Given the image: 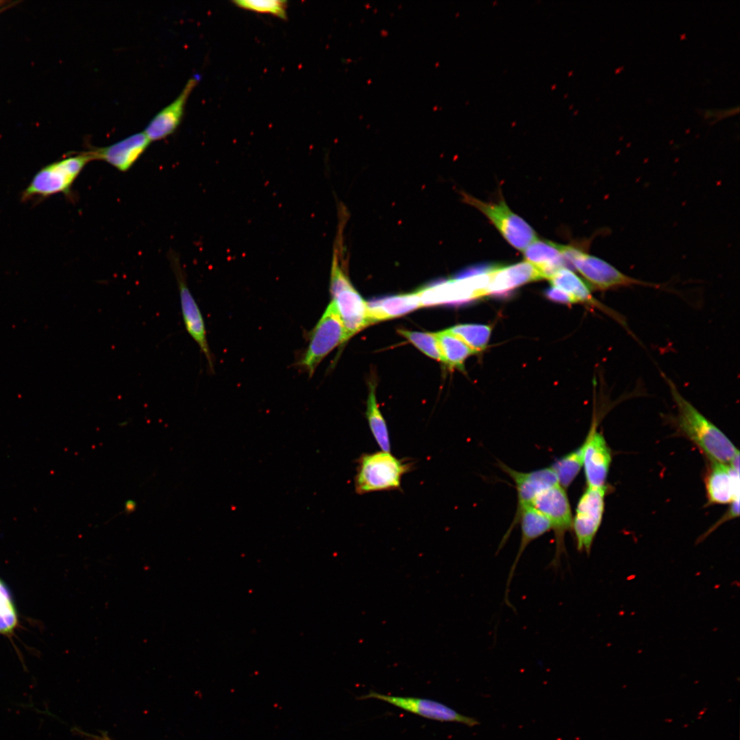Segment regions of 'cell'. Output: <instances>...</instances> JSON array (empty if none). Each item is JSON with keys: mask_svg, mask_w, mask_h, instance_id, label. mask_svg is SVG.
I'll return each instance as SVG.
<instances>
[{"mask_svg": "<svg viewBox=\"0 0 740 740\" xmlns=\"http://www.w3.org/2000/svg\"><path fill=\"white\" fill-rule=\"evenodd\" d=\"M665 378L676 406V421L680 430L711 461L730 463L739 453V450L717 426L680 394L671 380L665 376Z\"/></svg>", "mask_w": 740, "mask_h": 740, "instance_id": "1", "label": "cell"}, {"mask_svg": "<svg viewBox=\"0 0 740 740\" xmlns=\"http://www.w3.org/2000/svg\"><path fill=\"white\" fill-rule=\"evenodd\" d=\"M412 463L380 451L362 454L357 460L354 487L358 494L393 491L401 488L402 478Z\"/></svg>", "mask_w": 740, "mask_h": 740, "instance_id": "2", "label": "cell"}, {"mask_svg": "<svg viewBox=\"0 0 740 740\" xmlns=\"http://www.w3.org/2000/svg\"><path fill=\"white\" fill-rule=\"evenodd\" d=\"M91 161L90 156L85 151L45 166L23 191L22 200L45 199L59 193L70 195L73 183Z\"/></svg>", "mask_w": 740, "mask_h": 740, "instance_id": "3", "label": "cell"}, {"mask_svg": "<svg viewBox=\"0 0 740 740\" xmlns=\"http://www.w3.org/2000/svg\"><path fill=\"white\" fill-rule=\"evenodd\" d=\"M341 248L335 245L331 267L330 291L343 321L347 340L369 325L367 302L352 286L342 267Z\"/></svg>", "mask_w": 740, "mask_h": 740, "instance_id": "4", "label": "cell"}, {"mask_svg": "<svg viewBox=\"0 0 740 740\" xmlns=\"http://www.w3.org/2000/svg\"><path fill=\"white\" fill-rule=\"evenodd\" d=\"M561 252L566 268H575L593 286L599 290L606 291L634 285L660 286L628 276L608 262L574 246L561 245Z\"/></svg>", "mask_w": 740, "mask_h": 740, "instance_id": "5", "label": "cell"}, {"mask_svg": "<svg viewBox=\"0 0 740 740\" xmlns=\"http://www.w3.org/2000/svg\"><path fill=\"white\" fill-rule=\"evenodd\" d=\"M309 336L308 347L299 364L311 377L323 358L336 347L347 341L343 321L332 301Z\"/></svg>", "mask_w": 740, "mask_h": 740, "instance_id": "6", "label": "cell"}, {"mask_svg": "<svg viewBox=\"0 0 740 740\" xmlns=\"http://www.w3.org/2000/svg\"><path fill=\"white\" fill-rule=\"evenodd\" d=\"M532 505L547 517L554 530L556 549L549 566L556 569L565 554V534L572 529L573 517L565 489L559 484L551 486L539 493Z\"/></svg>", "mask_w": 740, "mask_h": 740, "instance_id": "7", "label": "cell"}, {"mask_svg": "<svg viewBox=\"0 0 740 740\" xmlns=\"http://www.w3.org/2000/svg\"><path fill=\"white\" fill-rule=\"evenodd\" d=\"M463 200L481 211L495 226L504 238L515 248L523 251L536 239L534 230L515 214L504 201L487 203L463 193Z\"/></svg>", "mask_w": 740, "mask_h": 740, "instance_id": "8", "label": "cell"}, {"mask_svg": "<svg viewBox=\"0 0 740 740\" xmlns=\"http://www.w3.org/2000/svg\"><path fill=\"white\" fill-rule=\"evenodd\" d=\"M606 486H587L578 500L572 522L577 549L589 554L601 525L604 510Z\"/></svg>", "mask_w": 740, "mask_h": 740, "instance_id": "9", "label": "cell"}, {"mask_svg": "<svg viewBox=\"0 0 740 740\" xmlns=\"http://www.w3.org/2000/svg\"><path fill=\"white\" fill-rule=\"evenodd\" d=\"M484 284L479 275L455 276L439 280L417 292L422 306L460 304L484 296Z\"/></svg>", "mask_w": 740, "mask_h": 740, "instance_id": "10", "label": "cell"}, {"mask_svg": "<svg viewBox=\"0 0 740 740\" xmlns=\"http://www.w3.org/2000/svg\"><path fill=\"white\" fill-rule=\"evenodd\" d=\"M169 259L177 284L182 315L186 330L204 354L209 368L212 369V356L208 343L205 323L201 310L190 291L186 275L178 258L174 253H171Z\"/></svg>", "mask_w": 740, "mask_h": 740, "instance_id": "11", "label": "cell"}, {"mask_svg": "<svg viewBox=\"0 0 740 740\" xmlns=\"http://www.w3.org/2000/svg\"><path fill=\"white\" fill-rule=\"evenodd\" d=\"M369 698L384 701L406 711L430 719L457 722L470 727L479 724V722L475 718L462 715L445 704L429 699L394 696L375 691H370L358 698L360 700Z\"/></svg>", "mask_w": 740, "mask_h": 740, "instance_id": "12", "label": "cell"}, {"mask_svg": "<svg viewBox=\"0 0 740 740\" xmlns=\"http://www.w3.org/2000/svg\"><path fill=\"white\" fill-rule=\"evenodd\" d=\"M518 521H519L521 524V541L517 554L510 569L504 596L505 603L510 607L512 606L509 604L508 600L510 585L520 557L525 549L532 541L552 530L551 523L549 519L543 513L532 505L526 506L516 513L515 519L509 530L504 536L498 547V551L504 545L514 526L516 525Z\"/></svg>", "mask_w": 740, "mask_h": 740, "instance_id": "13", "label": "cell"}, {"mask_svg": "<svg viewBox=\"0 0 740 740\" xmlns=\"http://www.w3.org/2000/svg\"><path fill=\"white\" fill-rule=\"evenodd\" d=\"M581 448L587 486H604L612 456L603 434L597 430L595 423H593Z\"/></svg>", "mask_w": 740, "mask_h": 740, "instance_id": "14", "label": "cell"}, {"mask_svg": "<svg viewBox=\"0 0 740 740\" xmlns=\"http://www.w3.org/2000/svg\"><path fill=\"white\" fill-rule=\"evenodd\" d=\"M150 143L144 132H141L108 146L91 147L87 151L92 160L104 161L118 171L126 172L146 151Z\"/></svg>", "mask_w": 740, "mask_h": 740, "instance_id": "15", "label": "cell"}, {"mask_svg": "<svg viewBox=\"0 0 740 740\" xmlns=\"http://www.w3.org/2000/svg\"><path fill=\"white\" fill-rule=\"evenodd\" d=\"M706 487L710 502L730 504L739 500V453L727 463L711 461Z\"/></svg>", "mask_w": 740, "mask_h": 740, "instance_id": "16", "label": "cell"}, {"mask_svg": "<svg viewBox=\"0 0 740 740\" xmlns=\"http://www.w3.org/2000/svg\"><path fill=\"white\" fill-rule=\"evenodd\" d=\"M198 82L197 75L190 77L179 95L149 121L143 132L151 142L164 139L176 130L183 117L187 99Z\"/></svg>", "mask_w": 740, "mask_h": 740, "instance_id": "17", "label": "cell"}, {"mask_svg": "<svg viewBox=\"0 0 740 740\" xmlns=\"http://www.w3.org/2000/svg\"><path fill=\"white\" fill-rule=\"evenodd\" d=\"M499 466L515 484L518 499L517 513L521 508L532 505L533 500L542 491L558 484L556 474L550 467L522 472L501 462Z\"/></svg>", "mask_w": 740, "mask_h": 740, "instance_id": "18", "label": "cell"}, {"mask_svg": "<svg viewBox=\"0 0 740 740\" xmlns=\"http://www.w3.org/2000/svg\"><path fill=\"white\" fill-rule=\"evenodd\" d=\"M542 278L539 271L527 261L508 266L496 264L490 273L486 295L504 296L521 285Z\"/></svg>", "mask_w": 740, "mask_h": 740, "instance_id": "19", "label": "cell"}, {"mask_svg": "<svg viewBox=\"0 0 740 740\" xmlns=\"http://www.w3.org/2000/svg\"><path fill=\"white\" fill-rule=\"evenodd\" d=\"M422 306L417 293L388 296L367 302L369 324L396 318Z\"/></svg>", "mask_w": 740, "mask_h": 740, "instance_id": "20", "label": "cell"}, {"mask_svg": "<svg viewBox=\"0 0 740 740\" xmlns=\"http://www.w3.org/2000/svg\"><path fill=\"white\" fill-rule=\"evenodd\" d=\"M523 251L526 261L534 265L543 278L550 279L558 270L565 268L560 244L535 239Z\"/></svg>", "mask_w": 740, "mask_h": 740, "instance_id": "21", "label": "cell"}, {"mask_svg": "<svg viewBox=\"0 0 740 740\" xmlns=\"http://www.w3.org/2000/svg\"><path fill=\"white\" fill-rule=\"evenodd\" d=\"M442 362L449 368H463L466 358L475 352L448 330L435 333Z\"/></svg>", "mask_w": 740, "mask_h": 740, "instance_id": "22", "label": "cell"}, {"mask_svg": "<svg viewBox=\"0 0 740 740\" xmlns=\"http://www.w3.org/2000/svg\"><path fill=\"white\" fill-rule=\"evenodd\" d=\"M553 286L558 288L570 295L576 302H584L598 307L587 284L568 269L563 268L550 279Z\"/></svg>", "mask_w": 740, "mask_h": 740, "instance_id": "23", "label": "cell"}, {"mask_svg": "<svg viewBox=\"0 0 740 740\" xmlns=\"http://www.w3.org/2000/svg\"><path fill=\"white\" fill-rule=\"evenodd\" d=\"M366 417L373 438L382 451L390 452L391 442L388 430L377 403L374 383L369 384Z\"/></svg>", "mask_w": 740, "mask_h": 740, "instance_id": "24", "label": "cell"}, {"mask_svg": "<svg viewBox=\"0 0 740 740\" xmlns=\"http://www.w3.org/2000/svg\"><path fill=\"white\" fill-rule=\"evenodd\" d=\"M560 486L566 489L573 482L582 467L581 446L559 458L550 467Z\"/></svg>", "mask_w": 740, "mask_h": 740, "instance_id": "25", "label": "cell"}, {"mask_svg": "<svg viewBox=\"0 0 740 740\" xmlns=\"http://www.w3.org/2000/svg\"><path fill=\"white\" fill-rule=\"evenodd\" d=\"M475 353L483 350L488 343L491 328L482 324H460L449 329Z\"/></svg>", "mask_w": 740, "mask_h": 740, "instance_id": "26", "label": "cell"}, {"mask_svg": "<svg viewBox=\"0 0 740 740\" xmlns=\"http://www.w3.org/2000/svg\"><path fill=\"white\" fill-rule=\"evenodd\" d=\"M398 332L426 355L442 362L435 333L414 332L402 329L398 330Z\"/></svg>", "mask_w": 740, "mask_h": 740, "instance_id": "27", "label": "cell"}, {"mask_svg": "<svg viewBox=\"0 0 740 740\" xmlns=\"http://www.w3.org/2000/svg\"><path fill=\"white\" fill-rule=\"evenodd\" d=\"M233 3L238 7L259 13L269 14L282 19L286 18L287 4L281 0H238Z\"/></svg>", "mask_w": 740, "mask_h": 740, "instance_id": "28", "label": "cell"}, {"mask_svg": "<svg viewBox=\"0 0 740 740\" xmlns=\"http://www.w3.org/2000/svg\"><path fill=\"white\" fill-rule=\"evenodd\" d=\"M17 617L10 593L0 580V632H10L16 626Z\"/></svg>", "mask_w": 740, "mask_h": 740, "instance_id": "29", "label": "cell"}, {"mask_svg": "<svg viewBox=\"0 0 740 740\" xmlns=\"http://www.w3.org/2000/svg\"><path fill=\"white\" fill-rule=\"evenodd\" d=\"M545 296L550 300L560 303L571 304L576 303L573 297L564 291L552 286L547 288L545 292Z\"/></svg>", "mask_w": 740, "mask_h": 740, "instance_id": "30", "label": "cell"}, {"mask_svg": "<svg viewBox=\"0 0 740 740\" xmlns=\"http://www.w3.org/2000/svg\"><path fill=\"white\" fill-rule=\"evenodd\" d=\"M136 508V503L133 500H127L124 505V510L126 513L130 514L133 513Z\"/></svg>", "mask_w": 740, "mask_h": 740, "instance_id": "31", "label": "cell"}, {"mask_svg": "<svg viewBox=\"0 0 740 740\" xmlns=\"http://www.w3.org/2000/svg\"><path fill=\"white\" fill-rule=\"evenodd\" d=\"M92 740H112L106 735L103 734L101 737L92 736Z\"/></svg>", "mask_w": 740, "mask_h": 740, "instance_id": "32", "label": "cell"}]
</instances>
